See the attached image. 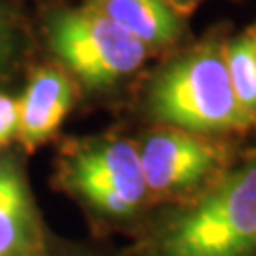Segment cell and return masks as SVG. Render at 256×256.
<instances>
[{
    "label": "cell",
    "instance_id": "6da1fadb",
    "mask_svg": "<svg viewBox=\"0 0 256 256\" xmlns=\"http://www.w3.org/2000/svg\"><path fill=\"white\" fill-rule=\"evenodd\" d=\"M140 256H256V154L165 220Z\"/></svg>",
    "mask_w": 256,
    "mask_h": 256
},
{
    "label": "cell",
    "instance_id": "7a4b0ae2",
    "mask_svg": "<svg viewBox=\"0 0 256 256\" xmlns=\"http://www.w3.org/2000/svg\"><path fill=\"white\" fill-rule=\"evenodd\" d=\"M226 38H203L158 74L148 97L154 118L198 135L256 128L234 92L224 55Z\"/></svg>",
    "mask_w": 256,
    "mask_h": 256
},
{
    "label": "cell",
    "instance_id": "3957f363",
    "mask_svg": "<svg viewBox=\"0 0 256 256\" xmlns=\"http://www.w3.org/2000/svg\"><path fill=\"white\" fill-rule=\"evenodd\" d=\"M46 40L59 64L90 90L133 74L150 54L93 2L54 10L46 19Z\"/></svg>",
    "mask_w": 256,
    "mask_h": 256
},
{
    "label": "cell",
    "instance_id": "277c9868",
    "mask_svg": "<svg viewBox=\"0 0 256 256\" xmlns=\"http://www.w3.org/2000/svg\"><path fill=\"white\" fill-rule=\"evenodd\" d=\"M61 188L104 218H128L146 198L137 144L102 137L72 142L57 165Z\"/></svg>",
    "mask_w": 256,
    "mask_h": 256
},
{
    "label": "cell",
    "instance_id": "5b68a950",
    "mask_svg": "<svg viewBox=\"0 0 256 256\" xmlns=\"http://www.w3.org/2000/svg\"><path fill=\"white\" fill-rule=\"evenodd\" d=\"M137 150L146 194L154 198L180 196L198 188L214 178L212 174H220L224 164V150L218 144L174 128L150 133Z\"/></svg>",
    "mask_w": 256,
    "mask_h": 256
},
{
    "label": "cell",
    "instance_id": "8992f818",
    "mask_svg": "<svg viewBox=\"0 0 256 256\" xmlns=\"http://www.w3.org/2000/svg\"><path fill=\"white\" fill-rule=\"evenodd\" d=\"M0 256H50L23 164L8 150L0 152Z\"/></svg>",
    "mask_w": 256,
    "mask_h": 256
},
{
    "label": "cell",
    "instance_id": "52a82bcc",
    "mask_svg": "<svg viewBox=\"0 0 256 256\" xmlns=\"http://www.w3.org/2000/svg\"><path fill=\"white\" fill-rule=\"evenodd\" d=\"M76 101L72 76L61 64H40L28 76L19 104L18 142L27 152L48 142Z\"/></svg>",
    "mask_w": 256,
    "mask_h": 256
},
{
    "label": "cell",
    "instance_id": "ba28073f",
    "mask_svg": "<svg viewBox=\"0 0 256 256\" xmlns=\"http://www.w3.org/2000/svg\"><path fill=\"white\" fill-rule=\"evenodd\" d=\"M142 46L165 50L178 44L186 34L184 12L171 0H92Z\"/></svg>",
    "mask_w": 256,
    "mask_h": 256
},
{
    "label": "cell",
    "instance_id": "9c48e42d",
    "mask_svg": "<svg viewBox=\"0 0 256 256\" xmlns=\"http://www.w3.org/2000/svg\"><path fill=\"white\" fill-rule=\"evenodd\" d=\"M224 55L234 92L241 106L256 122V64L252 27L245 28L238 36L226 38Z\"/></svg>",
    "mask_w": 256,
    "mask_h": 256
},
{
    "label": "cell",
    "instance_id": "30bf717a",
    "mask_svg": "<svg viewBox=\"0 0 256 256\" xmlns=\"http://www.w3.org/2000/svg\"><path fill=\"white\" fill-rule=\"evenodd\" d=\"M23 50V25L16 6L0 0V82L12 72Z\"/></svg>",
    "mask_w": 256,
    "mask_h": 256
},
{
    "label": "cell",
    "instance_id": "8fae6325",
    "mask_svg": "<svg viewBox=\"0 0 256 256\" xmlns=\"http://www.w3.org/2000/svg\"><path fill=\"white\" fill-rule=\"evenodd\" d=\"M19 128V104L18 97L6 92H0V152L18 140Z\"/></svg>",
    "mask_w": 256,
    "mask_h": 256
},
{
    "label": "cell",
    "instance_id": "7c38bea8",
    "mask_svg": "<svg viewBox=\"0 0 256 256\" xmlns=\"http://www.w3.org/2000/svg\"><path fill=\"white\" fill-rule=\"evenodd\" d=\"M171 2H173L174 6L180 10V12L186 14V12H190L196 4H198V2H202V0H171Z\"/></svg>",
    "mask_w": 256,
    "mask_h": 256
},
{
    "label": "cell",
    "instance_id": "4fadbf2b",
    "mask_svg": "<svg viewBox=\"0 0 256 256\" xmlns=\"http://www.w3.org/2000/svg\"><path fill=\"white\" fill-rule=\"evenodd\" d=\"M252 32H254V64H256V23L252 25Z\"/></svg>",
    "mask_w": 256,
    "mask_h": 256
},
{
    "label": "cell",
    "instance_id": "5bb4252c",
    "mask_svg": "<svg viewBox=\"0 0 256 256\" xmlns=\"http://www.w3.org/2000/svg\"><path fill=\"white\" fill-rule=\"evenodd\" d=\"M52 256V254H50ZM63 256H88V254H63Z\"/></svg>",
    "mask_w": 256,
    "mask_h": 256
}]
</instances>
